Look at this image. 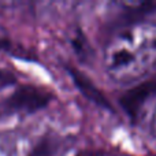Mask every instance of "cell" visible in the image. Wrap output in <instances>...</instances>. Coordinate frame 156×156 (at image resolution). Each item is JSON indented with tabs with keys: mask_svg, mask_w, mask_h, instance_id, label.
I'll return each instance as SVG.
<instances>
[{
	"mask_svg": "<svg viewBox=\"0 0 156 156\" xmlns=\"http://www.w3.org/2000/svg\"><path fill=\"white\" fill-rule=\"evenodd\" d=\"M103 67L118 85L143 81L156 67V22H132L114 34L104 48Z\"/></svg>",
	"mask_w": 156,
	"mask_h": 156,
	"instance_id": "1",
	"label": "cell"
},
{
	"mask_svg": "<svg viewBox=\"0 0 156 156\" xmlns=\"http://www.w3.org/2000/svg\"><path fill=\"white\" fill-rule=\"evenodd\" d=\"M54 99L52 93L45 88L25 85L18 88L7 100V108L16 112H36L45 108Z\"/></svg>",
	"mask_w": 156,
	"mask_h": 156,
	"instance_id": "2",
	"label": "cell"
},
{
	"mask_svg": "<svg viewBox=\"0 0 156 156\" xmlns=\"http://www.w3.org/2000/svg\"><path fill=\"white\" fill-rule=\"evenodd\" d=\"M156 94V81H140L134 88L125 92L119 99L122 108L132 119H137L145 104Z\"/></svg>",
	"mask_w": 156,
	"mask_h": 156,
	"instance_id": "3",
	"label": "cell"
},
{
	"mask_svg": "<svg viewBox=\"0 0 156 156\" xmlns=\"http://www.w3.org/2000/svg\"><path fill=\"white\" fill-rule=\"evenodd\" d=\"M70 74H71V77H73V81L76 82V85L78 86V89L82 92L83 96H86L89 100L94 101L96 104L101 105V107L110 108V104H108L105 96H103V94L100 93L99 89H97L96 86L88 80V78L83 76L82 73L74 70V69H70Z\"/></svg>",
	"mask_w": 156,
	"mask_h": 156,
	"instance_id": "4",
	"label": "cell"
},
{
	"mask_svg": "<svg viewBox=\"0 0 156 156\" xmlns=\"http://www.w3.org/2000/svg\"><path fill=\"white\" fill-rule=\"evenodd\" d=\"M14 76L7 71H0V89H3L4 86H8L14 82Z\"/></svg>",
	"mask_w": 156,
	"mask_h": 156,
	"instance_id": "5",
	"label": "cell"
},
{
	"mask_svg": "<svg viewBox=\"0 0 156 156\" xmlns=\"http://www.w3.org/2000/svg\"><path fill=\"white\" fill-rule=\"evenodd\" d=\"M151 130L154 133V136L156 137V107L152 112V118H151Z\"/></svg>",
	"mask_w": 156,
	"mask_h": 156,
	"instance_id": "6",
	"label": "cell"
}]
</instances>
